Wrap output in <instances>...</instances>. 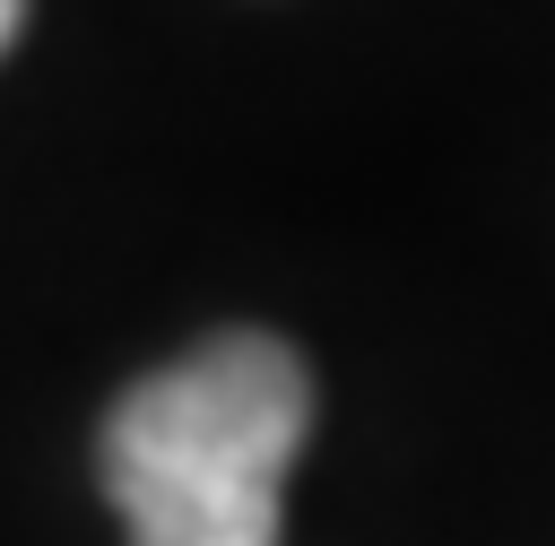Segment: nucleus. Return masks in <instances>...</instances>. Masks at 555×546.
<instances>
[{
	"label": "nucleus",
	"mask_w": 555,
	"mask_h": 546,
	"mask_svg": "<svg viewBox=\"0 0 555 546\" xmlns=\"http://www.w3.org/2000/svg\"><path fill=\"white\" fill-rule=\"evenodd\" d=\"M17 17H26V0H0V43L17 35Z\"/></svg>",
	"instance_id": "obj_2"
},
{
	"label": "nucleus",
	"mask_w": 555,
	"mask_h": 546,
	"mask_svg": "<svg viewBox=\"0 0 555 546\" xmlns=\"http://www.w3.org/2000/svg\"><path fill=\"white\" fill-rule=\"evenodd\" d=\"M312 425V373L269 329H225L104 416V494L130 546H278L286 468Z\"/></svg>",
	"instance_id": "obj_1"
}]
</instances>
